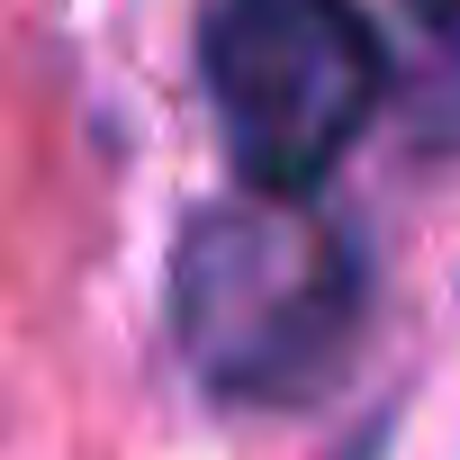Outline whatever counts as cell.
Returning a JSON list of instances; mask_svg holds the SVG:
<instances>
[{
    "mask_svg": "<svg viewBox=\"0 0 460 460\" xmlns=\"http://www.w3.org/2000/svg\"><path fill=\"white\" fill-rule=\"evenodd\" d=\"M172 334L217 397H307L361 334V244L307 199H226L172 253Z\"/></svg>",
    "mask_w": 460,
    "mask_h": 460,
    "instance_id": "obj_1",
    "label": "cell"
},
{
    "mask_svg": "<svg viewBox=\"0 0 460 460\" xmlns=\"http://www.w3.org/2000/svg\"><path fill=\"white\" fill-rule=\"evenodd\" d=\"M199 73L226 154L262 199H316L388 100V46L352 0H217Z\"/></svg>",
    "mask_w": 460,
    "mask_h": 460,
    "instance_id": "obj_2",
    "label": "cell"
},
{
    "mask_svg": "<svg viewBox=\"0 0 460 460\" xmlns=\"http://www.w3.org/2000/svg\"><path fill=\"white\" fill-rule=\"evenodd\" d=\"M406 10H415L433 37H460V0H406Z\"/></svg>",
    "mask_w": 460,
    "mask_h": 460,
    "instance_id": "obj_3",
    "label": "cell"
}]
</instances>
